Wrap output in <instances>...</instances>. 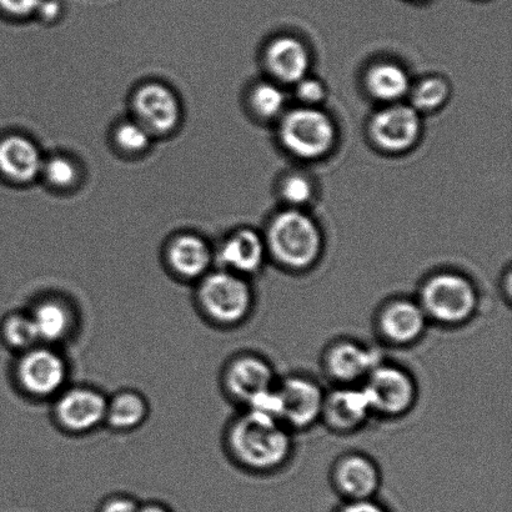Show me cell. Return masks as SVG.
<instances>
[{"instance_id": "1", "label": "cell", "mask_w": 512, "mask_h": 512, "mask_svg": "<svg viewBox=\"0 0 512 512\" xmlns=\"http://www.w3.org/2000/svg\"><path fill=\"white\" fill-rule=\"evenodd\" d=\"M228 446L244 468L268 473L281 468L293 453L290 429L259 411L245 410L230 425Z\"/></svg>"}, {"instance_id": "2", "label": "cell", "mask_w": 512, "mask_h": 512, "mask_svg": "<svg viewBox=\"0 0 512 512\" xmlns=\"http://www.w3.org/2000/svg\"><path fill=\"white\" fill-rule=\"evenodd\" d=\"M264 239L266 250L276 263L293 271L310 269L323 252L319 225L300 209L291 208L276 215Z\"/></svg>"}, {"instance_id": "3", "label": "cell", "mask_w": 512, "mask_h": 512, "mask_svg": "<svg viewBox=\"0 0 512 512\" xmlns=\"http://www.w3.org/2000/svg\"><path fill=\"white\" fill-rule=\"evenodd\" d=\"M197 301L212 323L234 326L252 313L254 291L248 278L219 268L198 281Z\"/></svg>"}, {"instance_id": "4", "label": "cell", "mask_w": 512, "mask_h": 512, "mask_svg": "<svg viewBox=\"0 0 512 512\" xmlns=\"http://www.w3.org/2000/svg\"><path fill=\"white\" fill-rule=\"evenodd\" d=\"M419 304L428 319L455 326L473 318L479 305L475 284L466 276L444 271L431 275L420 290Z\"/></svg>"}, {"instance_id": "5", "label": "cell", "mask_w": 512, "mask_h": 512, "mask_svg": "<svg viewBox=\"0 0 512 512\" xmlns=\"http://www.w3.org/2000/svg\"><path fill=\"white\" fill-rule=\"evenodd\" d=\"M336 135L334 120L319 108L300 107L281 115V144L300 159L325 157L334 148Z\"/></svg>"}, {"instance_id": "6", "label": "cell", "mask_w": 512, "mask_h": 512, "mask_svg": "<svg viewBox=\"0 0 512 512\" xmlns=\"http://www.w3.org/2000/svg\"><path fill=\"white\" fill-rule=\"evenodd\" d=\"M15 379L20 390L34 399L55 398L67 384V360L52 346L39 344L20 353Z\"/></svg>"}, {"instance_id": "7", "label": "cell", "mask_w": 512, "mask_h": 512, "mask_svg": "<svg viewBox=\"0 0 512 512\" xmlns=\"http://www.w3.org/2000/svg\"><path fill=\"white\" fill-rule=\"evenodd\" d=\"M363 388L373 414L398 418L413 408L416 384L408 371L380 363L365 379Z\"/></svg>"}, {"instance_id": "8", "label": "cell", "mask_w": 512, "mask_h": 512, "mask_svg": "<svg viewBox=\"0 0 512 512\" xmlns=\"http://www.w3.org/2000/svg\"><path fill=\"white\" fill-rule=\"evenodd\" d=\"M132 118L142 124L154 138L177 130L183 118L182 103L168 85L149 82L139 85L132 95Z\"/></svg>"}, {"instance_id": "9", "label": "cell", "mask_w": 512, "mask_h": 512, "mask_svg": "<svg viewBox=\"0 0 512 512\" xmlns=\"http://www.w3.org/2000/svg\"><path fill=\"white\" fill-rule=\"evenodd\" d=\"M108 398L90 386L65 388L55 396L54 418L67 433H92L105 423Z\"/></svg>"}, {"instance_id": "10", "label": "cell", "mask_w": 512, "mask_h": 512, "mask_svg": "<svg viewBox=\"0 0 512 512\" xmlns=\"http://www.w3.org/2000/svg\"><path fill=\"white\" fill-rule=\"evenodd\" d=\"M276 395L278 419L286 428H309L323 415L325 393L314 380L290 376L276 384Z\"/></svg>"}, {"instance_id": "11", "label": "cell", "mask_w": 512, "mask_h": 512, "mask_svg": "<svg viewBox=\"0 0 512 512\" xmlns=\"http://www.w3.org/2000/svg\"><path fill=\"white\" fill-rule=\"evenodd\" d=\"M373 142L388 153H403L413 148L421 134L420 113L408 104H389L371 119Z\"/></svg>"}, {"instance_id": "12", "label": "cell", "mask_w": 512, "mask_h": 512, "mask_svg": "<svg viewBox=\"0 0 512 512\" xmlns=\"http://www.w3.org/2000/svg\"><path fill=\"white\" fill-rule=\"evenodd\" d=\"M274 370L268 361L255 355L238 356L224 371V388L235 401L252 404L275 388Z\"/></svg>"}, {"instance_id": "13", "label": "cell", "mask_w": 512, "mask_h": 512, "mask_svg": "<svg viewBox=\"0 0 512 512\" xmlns=\"http://www.w3.org/2000/svg\"><path fill=\"white\" fill-rule=\"evenodd\" d=\"M214 254L220 269L248 278L263 268L268 250L259 233L250 228H240L230 233Z\"/></svg>"}, {"instance_id": "14", "label": "cell", "mask_w": 512, "mask_h": 512, "mask_svg": "<svg viewBox=\"0 0 512 512\" xmlns=\"http://www.w3.org/2000/svg\"><path fill=\"white\" fill-rule=\"evenodd\" d=\"M215 254L207 239L197 234H178L165 248V261L175 276L198 281L212 270Z\"/></svg>"}, {"instance_id": "15", "label": "cell", "mask_w": 512, "mask_h": 512, "mask_svg": "<svg viewBox=\"0 0 512 512\" xmlns=\"http://www.w3.org/2000/svg\"><path fill=\"white\" fill-rule=\"evenodd\" d=\"M381 363L378 353L355 341L334 344L325 356V368L343 386L358 385Z\"/></svg>"}, {"instance_id": "16", "label": "cell", "mask_w": 512, "mask_h": 512, "mask_svg": "<svg viewBox=\"0 0 512 512\" xmlns=\"http://www.w3.org/2000/svg\"><path fill=\"white\" fill-rule=\"evenodd\" d=\"M371 414L373 411L361 385H341L325 394L321 419L330 429L349 433L360 428Z\"/></svg>"}, {"instance_id": "17", "label": "cell", "mask_w": 512, "mask_h": 512, "mask_svg": "<svg viewBox=\"0 0 512 512\" xmlns=\"http://www.w3.org/2000/svg\"><path fill=\"white\" fill-rule=\"evenodd\" d=\"M428 320L419 301L396 299L381 311L379 329L389 343L410 345L424 335Z\"/></svg>"}, {"instance_id": "18", "label": "cell", "mask_w": 512, "mask_h": 512, "mask_svg": "<svg viewBox=\"0 0 512 512\" xmlns=\"http://www.w3.org/2000/svg\"><path fill=\"white\" fill-rule=\"evenodd\" d=\"M44 157L37 144L24 135L0 140V174L15 184H30L40 178Z\"/></svg>"}, {"instance_id": "19", "label": "cell", "mask_w": 512, "mask_h": 512, "mask_svg": "<svg viewBox=\"0 0 512 512\" xmlns=\"http://www.w3.org/2000/svg\"><path fill=\"white\" fill-rule=\"evenodd\" d=\"M264 58L270 74L281 83L296 84L308 77L311 55L298 38L283 35L271 40Z\"/></svg>"}, {"instance_id": "20", "label": "cell", "mask_w": 512, "mask_h": 512, "mask_svg": "<svg viewBox=\"0 0 512 512\" xmlns=\"http://www.w3.org/2000/svg\"><path fill=\"white\" fill-rule=\"evenodd\" d=\"M380 480L378 466L359 454L345 456L336 464L334 471L336 488L349 501L373 499Z\"/></svg>"}, {"instance_id": "21", "label": "cell", "mask_w": 512, "mask_h": 512, "mask_svg": "<svg viewBox=\"0 0 512 512\" xmlns=\"http://www.w3.org/2000/svg\"><path fill=\"white\" fill-rule=\"evenodd\" d=\"M39 343L54 345L62 343L72 334L74 314L68 303L57 298H45L38 301L30 311Z\"/></svg>"}, {"instance_id": "22", "label": "cell", "mask_w": 512, "mask_h": 512, "mask_svg": "<svg viewBox=\"0 0 512 512\" xmlns=\"http://www.w3.org/2000/svg\"><path fill=\"white\" fill-rule=\"evenodd\" d=\"M365 85L375 99L389 104L398 103L411 90L408 72L401 65L391 62L371 65L365 75Z\"/></svg>"}, {"instance_id": "23", "label": "cell", "mask_w": 512, "mask_h": 512, "mask_svg": "<svg viewBox=\"0 0 512 512\" xmlns=\"http://www.w3.org/2000/svg\"><path fill=\"white\" fill-rule=\"evenodd\" d=\"M149 415L147 399L135 390H120L107 401L105 423L119 433L140 428Z\"/></svg>"}, {"instance_id": "24", "label": "cell", "mask_w": 512, "mask_h": 512, "mask_svg": "<svg viewBox=\"0 0 512 512\" xmlns=\"http://www.w3.org/2000/svg\"><path fill=\"white\" fill-rule=\"evenodd\" d=\"M249 104L255 115L270 120L285 113L286 95L278 84L261 82L250 90Z\"/></svg>"}, {"instance_id": "25", "label": "cell", "mask_w": 512, "mask_h": 512, "mask_svg": "<svg viewBox=\"0 0 512 512\" xmlns=\"http://www.w3.org/2000/svg\"><path fill=\"white\" fill-rule=\"evenodd\" d=\"M411 93V107L419 113H430L440 109L448 102L450 97V85L440 77H429L420 80Z\"/></svg>"}, {"instance_id": "26", "label": "cell", "mask_w": 512, "mask_h": 512, "mask_svg": "<svg viewBox=\"0 0 512 512\" xmlns=\"http://www.w3.org/2000/svg\"><path fill=\"white\" fill-rule=\"evenodd\" d=\"M2 335L5 344L10 349L23 353L39 345L37 331H35L29 313H13L3 321Z\"/></svg>"}, {"instance_id": "27", "label": "cell", "mask_w": 512, "mask_h": 512, "mask_svg": "<svg viewBox=\"0 0 512 512\" xmlns=\"http://www.w3.org/2000/svg\"><path fill=\"white\" fill-rule=\"evenodd\" d=\"M78 164L67 155L55 154L45 158L40 178L55 190H69L79 182Z\"/></svg>"}, {"instance_id": "28", "label": "cell", "mask_w": 512, "mask_h": 512, "mask_svg": "<svg viewBox=\"0 0 512 512\" xmlns=\"http://www.w3.org/2000/svg\"><path fill=\"white\" fill-rule=\"evenodd\" d=\"M153 139V135L132 117L122 120L113 130L115 147L125 154L147 152L153 143Z\"/></svg>"}, {"instance_id": "29", "label": "cell", "mask_w": 512, "mask_h": 512, "mask_svg": "<svg viewBox=\"0 0 512 512\" xmlns=\"http://www.w3.org/2000/svg\"><path fill=\"white\" fill-rule=\"evenodd\" d=\"M281 197L293 209L308 204L314 197V185L306 175L294 173L286 175L280 185Z\"/></svg>"}, {"instance_id": "30", "label": "cell", "mask_w": 512, "mask_h": 512, "mask_svg": "<svg viewBox=\"0 0 512 512\" xmlns=\"http://www.w3.org/2000/svg\"><path fill=\"white\" fill-rule=\"evenodd\" d=\"M296 85V98L303 103V107H315L326 98V88L319 79L305 77L299 80Z\"/></svg>"}, {"instance_id": "31", "label": "cell", "mask_w": 512, "mask_h": 512, "mask_svg": "<svg viewBox=\"0 0 512 512\" xmlns=\"http://www.w3.org/2000/svg\"><path fill=\"white\" fill-rule=\"evenodd\" d=\"M42 0H0V9L13 17H29L37 13Z\"/></svg>"}, {"instance_id": "32", "label": "cell", "mask_w": 512, "mask_h": 512, "mask_svg": "<svg viewBox=\"0 0 512 512\" xmlns=\"http://www.w3.org/2000/svg\"><path fill=\"white\" fill-rule=\"evenodd\" d=\"M140 506L127 496H117L103 505L102 512H138Z\"/></svg>"}, {"instance_id": "33", "label": "cell", "mask_w": 512, "mask_h": 512, "mask_svg": "<svg viewBox=\"0 0 512 512\" xmlns=\"http://www.w3.org/2000/svg\"><path fill=\"white\" fill-rule=\"evenodd\" d=\"M339 512H388V510L375 503L373 499H368L349 501Z\"/></svg>"}, {"instance_id": "34", "label": "cell", "mask_w": 512, "mask_h": 512, "mask_svg": "<svg viewBox=\"0 0 512 512\" xmlns=\"http://www.w3.org/2000/svg\"><path fill=\"white\" fill-rule=\"evenodd\" d=\"M35 14H38L43 20H47V22H53L59 17L60 4L57 0H42Z\"/></svg>"}, {"instance_id": "35", "label": "cell", "mask_w": 512, "mask_h": 512, "mask_svg": "<svg viewBox=\"0 0 512 512\" xmlns=\"http://www.w3.org/2000/svg\"><path fill=\"white\" fill-rule=\"evenodd\" d=\"M138 512H169L167 509L163 508V506L159 505H147L143 506V508H139Z\"/></svg>"}]
</instances>
